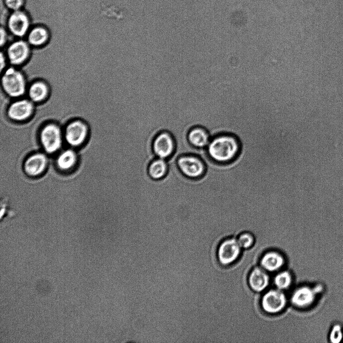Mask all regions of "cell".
Wrapping results in <instances>:
<instances>
[{"instance_id":"1","label":"cell","mask_w":343,"mask_h":343,"mask_svg":"<svg viewBox=\"0 0 343 343\" xmlns=\"http://www.w3.org/2000/svg\"><path fill=\"white\" fill-rule=\"evenodd\" d=\"M209 158L216 163L230 164L239 156L242 145L239 138L234 134L221 132L213 136L206 148Z\"/></svg>"},{"instance_id":"2","label":"cell","mask_w":343,"mask_h":343,"mask_svg":"<svg viewBox=\"0 0 343 343\" xmlns=\"http://www.w3.org/2000/svg\"><path fill=\"white\" fill-rule=\"evenodd\" d=\"M64 138L59 126L54 123L48 124L41 129L39 135L40 146L47 154L52 155L61 148Z\"/></svg>"},{"instance_id":"3","label":"cell","mask_w":343,"mask_h":343,"mask_svg":"<svg viewBox=\"0 0 343 343\" xmlns=\"http://www.w3.org/2000/svg\"><path fill=\"white\" fill-rule=\"evenodd\" d=\"M176 164L181 173L188 178H200L206 172L205 162L195 154H185L179 156L177 159Z\"/></svg>"},{"instance_id":"4","label":"cell","mask_w":343,"mask_h":343,"mask_svg":"<svg viewBox=\"0 0 343 343\" xmlns=\"http://www.w3.org/2000/svg\"><path fill=\"white\" fill-rule=\"evenodd\" d=\"M4 92L11 97H19L26 91V80L23 74L13 67L7 69L1 79Z\"/></svg>"},{"instance_id":"5","label":"cell","mask_w":343,"mask_h":343,"mask_svg":"<svg viewBox=\"0 0 343 343\" xmlns=\"http://www.w3.org/2000/svg\"><path fill=\"white\" fill-rule=\"evenodd\" d=\"M49 160L46 153L35 152L25 158L22 163L24 173L30 178H37L43 175L48 168Z\"/></svg>"},{"instance_id":"6","label":"cell","mask_w":343,"mask_h":343,"mask_svg":"<svg viewBox=\"0 0 343 343\" xmlns=\"http://www.w3.org/2000/svg\"><path fill=\"white\" fill-rule=\"evenodd\" d=\"M89 132L88 126L84 122L74 120L65 127L64 139L70 147L79 148L88 140Z\"/></svg>"},{"instance_id":"7","label":"cell","mask_w":343,"mask_h":343,"mask_svg":"<svg viewBox=\"0 0 343 343\" xmlns=\"http://www.w3.org/2000/svg\"><path fill=\"white\" fill-rule=\"evenodd\" d=\"M152 148L156 158L167 160L174 153L176 142L172 133L167 130H162L154 137Z\"/></svg>"},{"instance_id":"8","label":"cell","mask_w":343,"mask_h":343,"mask_svg":"<svg viewBox=\"0 0 343 343\" xmlns=\"http://www.w3.org/2000/svg\"><path fill=\"white\" fill-rule=\"evenodd\" d=\"M241 249L237 238L230 237L223 240L219 245L217 251L218 261L223 265L232 263L239 257Z\"/></svg>"},{"instance_id":"9","label":"cell","mask_w":343,"mask_h":343,"mask_svg":"<svg viewBox=\"0 0 343 343\" xmlns=\"http://www.w3.org/2000/svg\"><path fill=\"white\" fill-rule=\"evenodd\" d=\"M287 303V299L282 290L278 288L270 290L264 293L261 299V306L266 312L278 313L283 310Z\"/></svg>"},{"instance_id":"10","label":"cell","mask_w":343,"mask_h":343,"mask_svg":"<svg viewBox=\"0 0 343 343\" xmlns=\"http://www.w3.org/2000/svg\"><path fill=\"white\" fill-rule=\"evenodd\" d=\"M31 100L23 99L12 102L7 110L8 117L17 122L24 121L32 115L34 105Z\"/></svg>"},{"instance_id":"11","label":"cell","mask_w":343,"mask_h":343,"mask_svg":"<svg viewBox=\"0 0 343 343\" xmlns=\"http://www.w3.org/2000/svg\"><path fill=\"white\" fill-rule=\"evenodd\" d=\"M79 160L78 154L72 148L61 151L57 156L55 165L61 172L68 173L76 168Z\"/></svg>"},{"instance_id":"12","label":"cell","mask_w":343,"mask_h":343,"mask_svg":"<svg viewBox=\"0 0 343 343\" xmlns=\"http://www.w3.org/2000/svg\"><path fill=\"white\" fill-rule=\"evenodd\" d=\"M189 143L198 149H206L211 136L209 131L204 126L196 125L191 127L187 134Z\"/></svg>"},{"instance_id":"13","label":"cell","mask_w":343,"mask_h":343,"mask_svg":"<svg viewBox=\"0 0 343 343\" xmlns=\"http://www.w3.org/2000/svg\"><path fill=\"white\" fill-rule=\"evenodd\" d=\"M317 294L314 287L308 286H300L293 291L291 297V301L296 307H307L313 303Z\"/></svg>"},{"instance_id":"14","label":"cell","mask_w":343,"mask_h":343,"mask_svg":"<svg viewBox=\"0 0 343 343\" xmlns=\"http://www.w3.org/2000/svg\"><path fill=\"white\" fill-rule=\"evenodd\" d=\"M30 52L29 45L23 40H18L10 44L7 49V57L14 65L22 64L28 58Z\"/></svg>"},{"instance_id":"15","label":"cell","mask_w":343,"mask_h":343,"mask_svg":"<svg viewBox=\"0 0 343 343\" xmlns=\"http://www.w3.org/2000/svg\"><path fill=\"white\" fill-rule=\"evenodd\" d=\"M8 27L16 36L23 37L27 32L29 21L26 15L22 12L16 11L10 17Z\"/></svg>"},{"instance_id":"16","label":"cell","mask_w":343,"mask_h":343,"mask_svg":"<svg viewBox=\"0 0 343 343\" xmlns=\"http://www.w3.org/2000/svg\"><path fill=\"white\" fill-rule=\"evenodd\" d=\"M248 282L251 288L256 292L264 290L269 283V277L263 268L256 267L250 272Z\"/></svg>"},{"instance_id":"17","label":"cell","mask_w":343,"mask_h":343,"mask_svg":"<svg viewBox=\"0 0 343 343\" xmlns=\"http://www.w3.org/2000/svg\"><path fill=\"white\" fill-rule=\"evenodd\" d=\"M283 256L276 251L267 252L260 261L261 267L266 271L273 272L280 269L284 264Z\"/></svg>"},{"instance_id":"18","label":"cell","mask_w":343,"mask_h":343,"mask_svg":"<svg viewBox=\"0 0 343 343\" xmlns=\"http://www.w3.org/2000/svg\"><path fill=\"white\" fill-rule=\"evenodd\" d=\"M168 171V163L167 160L155 158L149 164L148 172L150 177L154 180L164 178Z\"/></svg>"},{"instance_id":"19","label":"cell","mask_w":343,"mask_h":343,"mask_svg":"<svg viewBox=\"0 0 343 343\" xmlns=\"http://www.w3.org/2000/svg\"><path fill=\"white\" fill-rule=\"evenodd\" d=\"M49 93L48 86L44 82L37 81L33 82L28 89V95L32 102H39L44 100Z\"/></svg>"},{"instance_id":"20","label":"cell","mask_w":343,"mask_h":343,"mask_svg":"<svg viewBox=\"0 0 343 343\" xmlns=\"http://www.w3.org/2000/svg\"><path fill=\"white\" fill-rule=\"evenodd\" d=\"M48 39L47 30L42 27L34 28L29 33L28 37L29 43L34 46L43 45Z\"/></svg>"},{"instance_id":"21","label":"cell","mask_w":343,"mask_h":343,"mask_svg":"<svg viewBox=\"0 0 343 343\" xmlns=\"http://www.w3.org/2000/svg\"><path fill=\"white\" fill-rule=\"evenodd\" d=\"M292 276L288 271H282L275 277L274 282L277 288L283 290L288 288L292 282Z\"/></svg>"},{"instance_id":"22","label":"cell","mask_w":343,"mask_h":343,"mask_svg":"<svg viewBox=\"0 0 343 343\" xmlns=\"http://www.w3.org/2000/svg\"><path fill=\"white\" fill-rule=\"evenodd\" d=\"M327 338L331 343H340L343 341V326L340 323H334L328 332Z\"/></svg>"},{"instance_id":"23","label":"cell","mask_w":343,"mask_h":343,"mask_svg":"<svg viewBox=\"0 0 343 343\" xmlns=\"http://www.w3.org/2000/svg\"><path fill=\"white\" fill-rule=\"evenodd\" d=\"M237 240L242 248L247 249L252 246L254 244L255 237L252 232L249 231H244L238 235Z\"/></svg>"},{"instance_id":"24","label":"cell","mask_w":343,"mask_h":343,"mask_svg":"<svg viewBox=\"0 0 343 343\" xmlns=\"http://www.w3.org/2000/svg\"><path fill=\"white\" fill-rule=\"evenodd\" d=\"M7 7L15 11L18 10L23 4V0H5Z\"/></svg>"},{"instance_id":"25","label":"cell","mask_w":343,"mask_h":343,"mask_svg":"<svg viewBox=\"0 0 343 343\" xmlns=\"http://www.w3.org/2000/svg\"><path fill=\"white\" fill-rule=\"evenodd\" d=\"M6 37H7V36H6V32L5 31V30L3 28H1V43H0L1 46H3L5 44V43L6 41Z\"/></svg>"},{"instance_id":"26","label":"cell","mask_w":343,"mask_h":343,"mask_svg":"<svg viewBox=\"0 0 343 343\" xmlns=\"http://www.w3.org/2000/svg\"><path fill=\"white\" fill-rule=\"evenodd\" d=\"M0 64H1V72L4 69L6 65L5 58L3 54V52H1L0 55Z\"/></svg>"}]
</instances>
